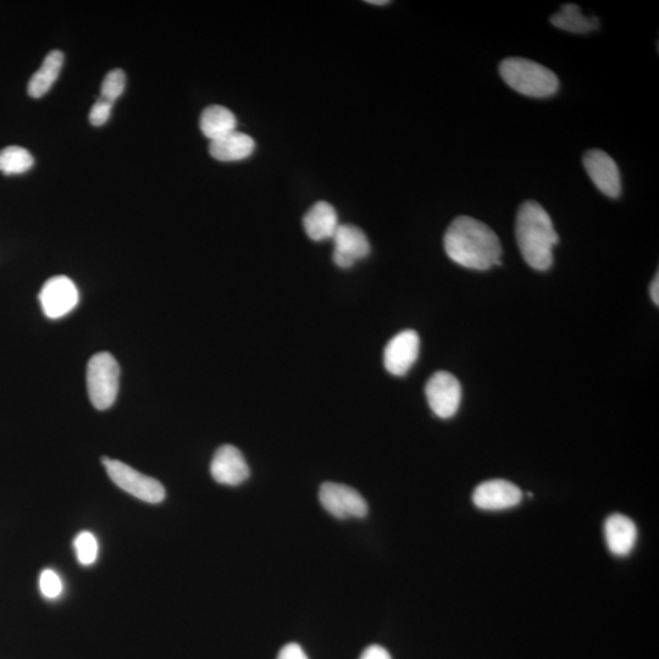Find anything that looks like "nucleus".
<instances>
[{
  "label": "nucleus",
  "instance_id": "nucleus-1",
  "mask_svg": "<svg viewBox=\"0 0 659 659\" xmlns=\"http://www.w3.org/2000/svg\"><path fill=\"white\" fill-rule=\"evenodd\" d=\"M443 246L448 258L463 268L484 271L502 264L500 238L474 218L454 219L443 238Z\"/></svg>",
  "mask_w": 659,
  "mask_h": 659
},
{
  "label": "nucleus",
  "instance_id": "nucleus-2",
  "mask_svg": "<svg viewBox=\"0 0 659 659\" xmlns=\"http://www.w3.org/2000/svg\"><path fill=\"white\" fill-rule=\"evenodd\" d=\"M515 235L526 264L539 271L552 267L559 237L550 215L539 203L526 201L519 207Z\"/></svg>",
  "mask_w": 659,
  "mask_h": 659
},
{
  "label": "nucleus",
  "instance_id": "nucleus-3",
  "mask_svg": "<svg viewBox=\"0 0 659 659\" xmlns=\"http://www.w3.org/2000/svg\"><path fill=\"white\" fill-rule=\"evenodd\" d=\"M500 75L507 83L524 96L547 98L556 94L558 77L546 66L524 58H508L500 64Z\"/></svg>",
  "mask_w": 659,
  "mask_h": 659
},
{
  "label": "nucleus",
  "instance_id": "nucleus-4",
  "mask_svg": "<svg viewBox=\"0 0 659 659\" xmlns=\"http://www.w3.org/2000/svg\"><path fill=\"white\" fill-rule=\"evenodd\" d=\"M120 367L112 354L102 352L90 359L87 365V390L93 407L105 411L118 397Z\"/></svg>",
  "mask_w": 659,
  "mask_h": 659
},
{
  "label": "nucleus",
  "instance_id": "nucleus-5",
  "mask_svg": "<svg viewBox=\"0 0 659 659\" xmlns=\"http://www.w3.org/2000/svg\"><path fill=\"white\" fill-rule=\"evenodd\" d=\"M102 462L107 469L109 478L127 494L143 502L152 503V505H157L165 500L164 486L158 480L137 472L130 465L116 461V459L104 457Z\"/></svg>",
  "mask_w": 659,
  "mask_h": 659
},
{
  "label": "nucleus",
  "instance_id": "nucleus-6",
  "mask_svg": "<svg viewBox=\"0 0 659 659\" xmlns=\"http://www.w3.org/2000/svg\"><path fill=\"white\" fill-rule=\"evenodd\" d=\"M319 501L326 512L337 519L367 517V501L353 487L339 483H325L319 491Z\"/></svg>",
  "mask_w": 659,
  "mask_h": 659
},
{
  "label": "nucleus",
  "instance_id": "nucleus-7",
  "mask_svg": "<svg viewBox=\"0 0 659 659\" xmlns=\"http://www.w3.org/2000/svg\"><path fill=\"white\" fill-rule=\"evenodd\" d=\"M426 400L436 417L450 419L456 415L462 401V386L448 371H437L425 387Z\"/></svg>",
  "mask_w": 659,
  "mask_h": 659
},
{
  "label": "nucleus",
  "instance_id": "nucleus-8",
  "mask_svg": "<svg viewBox=\"0 0 659 659\" xmlns=\"http://www.w3.org/2000/svg\"><path fill=\"white\" fill-rule=\"evenodd\" d=\"M79 299V290L68 276H54L40 292L43 313L49 319H60L73 312Z\"/></svg>",
  "mask_w": 659,
  "mask_h": 659
},
{
  "label": "nucleus",
  "instance_id": "nucleus-9",
  "mask_svg": "<svg viewBox=\"0 0 659 659\" xmlns=\"http://www.w3.org/2000/svg\"><path fill=\"white\" fill-rule=\"evenodd\" d=\"M584 168L603 195L618 198L622 193V177L618 165L601 149H591L583 158Z\"/></svg>",
  "mask_w": 659,
  "mask_h": 659
},
{
  "label": "nucleus",
  "instance_id": "nucleus-10",
  "mask_svg": "<svg viewBox=\"0 0 659 659\" xmlns=\"http://www.w3.org/2000/svg\"><path fill=\"white\" fill-rule=\"evenodd\" d=\"M334 254L332 259L337 267L352 268L358 260L367 258L370 253V243L363 230L354 225L337 227L334 237Z\"/></svg>",
  "mask_w": 659,
  "mask_h": 659
},
{
  "label": "nucleus",
  "instance_id": "nucleus-11",
  "mask_svg": "<svg viewBox=\"0 0 659 659\" xmlns=\"http://www.w3.org/2000/svg\"><path fill=\"white\" fill-rule=\"evenodd\" d=\"M522 500V490L511 481L502 479L485 481L473 494L475 507L489 512L506 511L518 506Z\"/></svg>",
  "mask_w": 659,
  "mask_h": 659
},
{
  "label": "nucleus",
  "instance_id": "nucleus-12",
  "mask_svg": "<svg viewBox=\"0 0 659 659\" xmlns=\"http://www.w3.org/2000/svg\"><path fill=\"white\" fill-rule=\"evenodd\" d=\"M420 339L414 330H404L397 334L385 347L384 365L390 374L403 376L418 361Z\"/></svg>",
  "mask_w": 659,
  "mask_h": 659
},
{
  "label": "nucleus",
  "instance_id": "nucleus-13",
  "mask_svg": "<svg viewBox=\"0 0 659 659\" xmlns=\"http://www.w3.org/2000/svg\"><path fill=\"white\" fill-rule=\"evenodd\" d=\"M210 474L221 485L238 486L249 478V467L245 456L235 446H221L215 452Z\"/></svg>",
  "mask_w": 659,
  "mask_h": 659
},
{
  "label": "nucleus",
  "instance_id": "nucleus-14",
  "mask_svg": "<svg viewBox=\"0 0 659 659\" xmlns=\"http://www.w3.org/2000/svg\"><path fill=\"white\" fill-rule=\"evenodd\" d=\"M605 539L612 555L625 557L634 550L638 540V529L627 515L612 514L605 523Z\"/></svg>",
  "mask_w": 659,
  "mask_h": 659
},
{
  "label": "nucleus",
  "instance_id": "nucleus-15",
  "mask_svg": "<svg viewBox=\"0 0 659 659\" xmlns=\"http://www.w3.org/2000/svg\"><path fill=\"white\" fill-rule=\"evenodd\" d=\"M339 226L335 208L324 201L315 203L303 218L304 231L315 242L331 240Z\"/></svg>",
  "mask_w": 659,
  "mask_h": 659
},
{
  "label": "nucleus",
  "instance_id": "nucleus-16",
  "mask_svg": "<svg viewBox=\"0 0 659 659\" xmlns=\"http://www.w3.org/2000/svg\"><path fill=\"white\" fill-rule=\"evenodd\" d=\"M256 148L251 136L243 132L234 131L231 134L210 142L209 152L214 159L220 162H240L251 157Z\"/></svg>",
  "mask_w": 659,
  "mask_h": 659
},
{
  "label": "nucleus",
  "instance_id": "nucleus-17",
  "mask_svg": "<svg viewBox=\"0 0 659 659\" xmlns=\"http://www.w3.org/2000/svg\"><path fill=\"white\" fill-rule=\"evenodd\" d=\"M236 126L237 120L234 113L221 105H212V107L204 109L202 113L201 130L210 142L217 141L236 131Z\"/></svg>",
  "mask_w": 659,
  "mask_h": 659
},
{
  "label": "nucleus",
  "instance_id": "nucleus-18",
  "mask_svg": "<svg viewBox=\"0 0 659 659\" xmlns=\"http://www.w3.org/2000/svg\"><path fill=\"white\" fill-rule=\"evenodd\" d=\"M63 64L64 54L62 52L53 51L47 55L41 69L32 75L29 87H27V92L32 98H41L51 90L63 69Z\"/></svg>",
  "mask_w": 659,
  "mask_h": 659
},
{
  "label": "nucleus",
  "instance_id": "nucleus-19",
  "mask_svg": "<svg viewBox=\"0 0 659 659\" xmlns=\"http://www.w3.org/2000/svg\"><path fill=\"white\" fill-rule=\"evenodd\" d=\"M551 24L559 30L572 33H587L598 29V19L586 16L577 4L563 5L558 13L551 16Z\"/></svg>",
  "mask_w": 659,
  "mask_h": 659
},
{
  "label": "nucleus",
  "instance_id": "nucleus-20",
  "mask_svg": "<svg viewBox=\"0 0 659 659\" xmlns=\"http://www.w3.org/2000/svg\"><path fill=\"white\" fill-rule=\"evenodd\" d=\"M35 159L25 148L10 146L0 151V171L5 175H19L29 171Z\"/></svg>",
  "mask_w": 659,
  "mask_h": 659
},
{
  "label": "nucleus",
  "instance_id": "nucleus-21",
  "mask_svg": "<svg viewBox=\"0 0 659 659\" xmlns=\"http://www.w3.org/2000/svg\"><path fill=\"white\" fill-rule=\"evenodd\" d=\"M74 548L76 552L77 561L82 566H92L96 563L98 558V541L90 531H82L75 537Z\"/></svg>",
  "mask_w": 659,
  "mask_h": 659
},
{
  "label": "nucleus",
  "instance_id": "nucleus-22",
  "mask_svg": "<svg viewBox=\"0 0 659 659\" xmlns=\"http://www.w3.org/2000/svg\"><path fill=\"white\" fill-rule=\"evenodd\" d=\"M125 83L126 76L123 70L110 71L102 83L101 98L114 104L116 99L124 93Z\"/></svg>",
  "mask_w": 659,
  "mask_h": 659
},
{
  "label": "nucleus",
  "instance_id": "nucleus-23",
  "mask_svg": "<svg viewBox=\"0 0 659 659\" xmlns=\"http://www.w3.org/2000/svg\"><path fill=\"white\" fill-rule=\"evenodd\" d=\"M40 589L42 595L48 600H55L63 594V581L53 569L43 570L40 577Z\"/></svg>",
  "mask_w": 659,
  "mask_h": 659
},
{
  "label": "nucleus",
  "instance_id": "nucleus-24",
  "mask_svg": "<svg viewBox=\"0 0 659 659\" xmlns=\"http://www.w3.org/2000/svg\"><path fill=\"white\" fill-rule=\"evenodd\" d=\"M113 107V103L104 101L103 98H99L91 109L90 123L93 126H102L107 123L110 118V114H112Z\"/></svg>",
  "mask_w": 659,
  "mask_h": 659
},
{
  "label": "nucleus",
  "instance_id": "nucleus-25",
  "mask_svg": "<svg viewBox=\"0 0 659 659\" xmlns=\"http://www.w3.org/2000/svg\"><path fill=\"white\" fill-rule=\"evenodd\" d=\"M276 659H308L306 652L297 644H287L282 647Z\"/></svg>",
  "mask_w": 659,
  "mask_h": 659
},
{
  "label": "nucleus",
  "instance_id": "nucleus-26",
  "mask_svg": "<svg viewBox=\"0 0 659 659\" xmlns=\"http://www.w3.org/2000/svg\"><path fill=\"white\" fill-rule=\"evenodd\" d=\"M359 659H392L389 651L379 645H371L365 649Z\"/></svg>",
  "mask_w": 659,
  "mask_h": 659
},
{
  "label": "nucleus",
  "instance_id": "nucleus-27",
  "mask_svg": "<svg viewBox=\"0 0 659 659\" xmlns=\"http://www.w3.org/2000/svg\"><path fill=\"white\" fill-rule=\"evenodd\" d=\"M650 295L652 298L653 303L658 306L659 304V278H658V273L655 276V279H653L651 287H650Z\"/></svg>",
  "mask_w": 659,
  "mask_h": 659
},
{
  "label": "nucleus",
  "instance_id": "nucleus-28",
  "mask_svg": "<svg viewBox=\"0 0 659 659\" xmlns=\"http://www.w3.org/2000/svg\"><path fill=\"white\" fill-rule=\"evenodd\" d=\"M369 4H376V5H386L389 4L390 2H387V0H379V2H374V0H370L368 2Z\"/></svg>",
  "mask_w": 659,
  "mask_h": 659
}]
</instances>
